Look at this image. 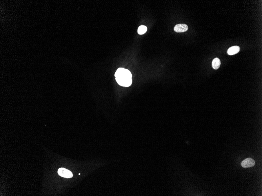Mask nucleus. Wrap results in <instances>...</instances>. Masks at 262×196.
Masks as SVG:
<instances>
[{
    "label": "nucleus",
    "instance_id": "1",
    "mask_svg": "<svg viewBox=\"0 0 262 196\" xmlns=\"http://www.w3.org/2000/svg\"><path fill=\"white\" fill-rule=\"evenodd\" d=\"M115 76L116 81L120 85L128 87L132 85V76L131 72L127 69L119 68L115 73Z\"/></svg>",
    "mask_w": 262,
    "mask_h": 196
},
{
    "label": "nucleus",
    "instance_id": "2",
    "mask_svg": "<svg viewBox=\"0 0 262 196\" xmlns=\"http://www.w3.org/2000/svg\"><path fill=\"white\" fill-rule=\"evenodd\" d=\"M58 173L61 177L66 178H72L73 176L70 171L64 168H59L58 170Z\"/></svg>",
    "mask_w": 262,
    "mask_h": 196
},
{
    "label": "nucleus",
    "instance_id": "3",
    "mask_svg": "<svg viewBox=\"0 0 262 196\" xmlns=\"http://www.w3.org/2000/svg\"><path fill=\"white\" fill-rule=\"evenodd\" d=\"M255 162L253 159L251 158H248L245 159L241 163L242 167L244 168H248L254 166Z\"/></svg>",
    "mask_w": 262,
    "mask_h": 196
},
{
    "label": "nucleus",
    "instance_id": "4",
    "mask_svg": "<svg viewBox=\"0 0 262 196\" xmlns=\"http://www.w3.org/2000/svg\"><path fill=\"white\" fill-rule=\"evenodd\" d=\"M188 29V26L185 24H178L175 26L174 30L177 32H182L187 31Z\"/></svg>",
    "mask_w": 262,
    "mask_h": 196
},
{
    "label": "nucleus",
    "instance_id": "5",
    "mask_svg": "<svg viewBox=\"0 0 262 196\" xmlns=\"http://www.w3.org/2000/svg\"><path fill=\"white\" fill-rule=\"evenodd\" d=\"M240 50V48L238 46H233L231 47L228 50V54L229 55H234L239 53Z\"/></svg>",
    "mask_w": 262,
    "mask_h": 196
},
{
    "label": "nucleus",
    "instance_id": "6",
    "mask_svg": "<svg viewBox=\"0 0 262 196\" xmlns=\"http://www.w3.org/2000/svg\"><path fill=\"white\" fill-rule=\"evenodd\" d=\"M220 65H221V61L219 58H216L214 59L212 63L213 68L214 70H217L219 68Z\"/></svg>",
    "mask_w": 262,
    "mask_h": 196
},
{
    "label": "nucleus",
    "instance_id": "7",
    "mask_svg": "<svg viewBox=\"0 0 262 196\" xmlns=\"http://www.w3.org/2000/svg\"><path fill=\"white\" fill-rule=\"evenodd\" d=\"M147 30V28L146 26L142 25L139 27L137 32H138V34L141 35V34H144L146 32Z\"/></svg>",
    "mask_w": 262,
    "mask_h": 196
}]
</instances>
